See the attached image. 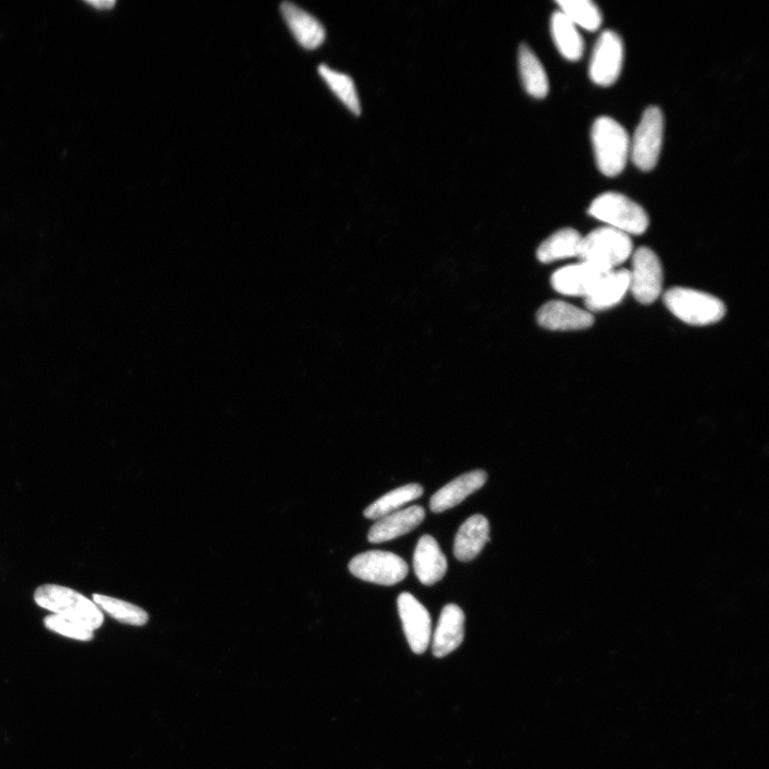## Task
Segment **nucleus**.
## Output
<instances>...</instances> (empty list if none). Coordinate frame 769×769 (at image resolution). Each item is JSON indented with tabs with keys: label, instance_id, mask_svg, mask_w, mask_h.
<instances>
[{
	"label": "nucleus",
	"instance_id": "obj_3",
	"mask_svg": "<svg viewBox=\"0 0 769 769\" xmlns=\"http://www.w3.org/2000/svg\"><path fill=\"white\" fill-rule=\"evenodd\" d=\"M633 254L630 235L611 227L595 229L583 238L578 257L601 273L614 271Z\"/></svg>",
	"mask_w": 769,
	"mask_h": 769
},
{
	"label": "nucleus",
	"instance_id": "obj_24",
	"mask_svg": "<svg viewBox=\"0 0 769 769\" xmlns=\"http://www.w3.org/2000/svg\"><path fill=\"white\" fill-rule=\"evenodd\" d=\"M319 73L324 82L336 94V97L355 116L362 114V107L358 99L357 90L352 78L343 73L332 70L326 65L319 67Z\"/></svg>",
	"mask_w": 769,
	"mask_h": 769
},
{
	"label": "nucleus",
	"instance_id": "obj_8",
	"mask_svg": "<svg viewBox=\"0 0 769 769\" xmlns=\"http://www.w3.org/2000/svg\"><path fill=\"white\" fill-rule=\"evenodd\" d=\"M630 291L643 305L654 303L663 290V268L661 260L648 247H641L633 256L630 272Z\"/></svg>",
	"mask_w": 769,
	"mask_h": 769
},
{
	"label": "nucleus",
	"instance_id": "obj_16",
	"mask_svg": "<svg viewBox=\"0 0 769 769\" xmlns=\"http://www.w3.org/2000/svg\"><path fill=\"white\" fill-rule=\"evenodd\" d=\"M447 568L446 556L437 541L428 535L421 537L414 554V570L420 582L433 586L443 579Z\"/></svg>",
	"mask_w": 769,
	"mask_h": 769
},
{
	"label": "nucleus",
	"instance_id": "obj_19",
	"mask_svg": "<svg viewBox=\"0 0 769 769\" xmlns=\"http://www.w3.org/2000/svg\"><path fill=\"white\" fill-rule=\"evenodd\" d=\"M602 275L603 273L594 269L592 265L582 261L555 272L552 276V286L560 294L586 298Z\"/></svg>",
	"mask_w": 769,
	"mask_h": 769
},
{
	"label": "nucleus",
	"instance_id": "obj_15",
	"mask_svg": "<svg viewBox=\"0 0 769 769\" xmlns=\"http://www.w3.org/2000/svg\"><path fill=\"white\" fill-rule=\"evenodd\" d=\"M425 517L426 511L420 506L391 513L371 527L368 540L371 543L395 540L417 528Z\"/></svg>",
	"mask_w": 769,
	"mask_h": 769
},
{
	"label": "nucleus",
	"instance_id": "obj_11",
	"mask_svg": "<svg viewBox=\"0 0 769 769\" xmlns=\"http://www.w3.org/2000/svg\"><path fill=\"white\" fill-rule=\"evenodd\" d=\"M537 319L549 331H582L594 323L589 311L560 301L545 304L539 310Z\"/></svg>",
	"mask_w": 769,
	"mask_h": 769
},
{
	"label": "nucleus",
	"instance_id": "obj_20",
	"mask_svg": "<svg viewBox=\"0 0 769 769\" xmlns=\"http://www.w3.org/2000/svg\"><path fill=\"white\" fill-rule=\"evenodd\" d=\"M519 68L524 88L529 96L544 99L549 91L547 74L540 59L526 44L520 46Z\"/></svg>",
	"mask_w": 769,
	"mask_h": 769
},
{
	"label": "nucleus",
	"instance_id": "obj_21",
	"mask_svg": "<svg viewBox=\"0 0 769 769\" xmlns=\"http://www.w3.org/2000/svg\"><path fill=\"white\" fill-rule=\"evenodd\" d=\"M583 237L572 228L561 229L545 240L538 249V259L542 263L578 257Z\"/></svg>",
	"mask_w": 769,
	"mask_h": 769
},
{
	"label": "nucleus",
	"instance_id": "obj_13",
	"mask_svg": "<svg viewBox=\"0 0 769 769\" xmlns=\"http://www.w3.org/2000/svg\"><path fill=\"white\" fill-rule=\"evenodd\" d=\"M280 11L293 37L304 49L316 50L323 44L325 29L311 14L289 2L282 3Z\"/></svg>",
	"mask_w": 769,
	"mask_h": 769
},
{
	"label": "nucleus",
	"instance_id": "obj_6",
	"mask_svg": "<svg viewBox=\"0 0 769 769\" xmlns=\"http://www.w3.org/2000/svg\"><path fill=\"white\" fill-rule=\"evenodd\" d=\"M350 572L365 582L392 586L407 576V563L389 552L371 551L354 557L349 564Z\"/></svg>",
	"mask_w": 769,
	"mask_h": 769
},
{
	"label": "nucleus",
	"instance_id": "obj_5",
	"mask_svg": "<svg viewBox=\"0 0 769 769\" xmlns=\"http://www.w3.org/2000/svg\"><path fill=\"white\" fill-rule=\"evenodd\" d=\"M589 214L627 235L645 233L649 227L647 212L638 203L619 193L600 195L592 202Z\"/></svg>",
	"mask_w": 769,
	"mask_h": 769
},
{
	"label": "nucleus",
	"instance_id": "obj_26",
	"mask_svg": "<svg viewBox=\"0 0 769 769\" xmlns=\"http://www.w3.org/2000/svg\"><path fill=\"white\" fill-rule=\"evenodd\" d=\"M561 11L576 26L589 31L598 30L603 22L602 13L591 0H559Z\"/></svg>",
	"mask_w": 769,
	"mask_h": 769
},
{
	"label": "nucleus",
	"instance_id": "obj_14",
	"mask_svg": "<svg viewBox=\"0 0 769 769\" xmlns=\"http://www.w3.org/2000/svg\"><path fill=\"white\" fill-rule=\"evenodd\" d=\"M486 481H488V474L481 469L454 479L432 496L430 500L431 511L442 513L460 505L468 496L479 491Z\"/></svg>",
	"mask_w": 769,
	"mask_h": 769
},
{
	"label": "nucleus",
	"instance_id": "obj_7",
	"mask_svg": "<svg viewBox=\"0 0 769 769\" xmlns=\"http://www.w3.org/2000/svg\"><path fill=\"white\" fill-rule=\"evenodd\" d=\"M664 136V116L656 106L649 107L635 132L631 153L634 164L642 171H651L661 154Z\"/></svg>",
	"mask_w": 769,
	"mask_h": 769
},
{
	"label": "nucleus",
	"instance_id": "obj_22",
	"mask_svg": "<svg viewBox=\"0 0 769 769\" xmlns=\"http://www.w3.org/2000/svg\"><path fill=\"white\" fill-rule=\"evenodd\" d=\"M551 29L555 44L564 58L570 61H577L582 58L585 50L584 40L566 15L560 11L554 13Z\"/></svg>",
	"mask_w": 769,
	"mask_h": 769
},
{
	"label": "nucleus",
	"instance_id": "obj_27",
	"mask_svg": "<svg viewBox=\"0 0 769 769\" xmlns=\"http://www.w3.org/2000/svg\"><path fill=\"white\" fill-rule=\"evenodd\" d=\"M44 624L47 630L68 638L81 641H90L93 639V632L86 629V627L58 615L46 617L44 619Z\"/></svg>",
	"mask_w": 769,
	"mask_h": 769
},
{
	"label": "nucleus",
	"instance_id": "obj_9",
	"mask_svg": "<svg viewBox=\"0 0 769 769\" xmlns=\"http://www.w3.org/2000/svg\"><path fill=\"white\" fill-rule=\"evenodd\" d=\"M623 42L614 31H604L594 47L590 77L594 84L608 87L615 84L623 66Z\"/></svg>",
	"mask_w": 769,
	"mask_h": 769
},
{
	"label": "nucleus",
	"instance_id": "obj_23",
	"mask_svg": "<svg viewBox=\"0 0 769 769\" xmlns=\"http://www.w3.org/2000/svg\"><path fill=\"white\" fill-rule=\"evenodd\" d=\"M423 495V488L420 484L412 483L401 486L397 490L391 491L365 510V516L370 520H380L383 517L394 513L399 508L408 504Z\"/></svg>",
	"mask_w": 769,
	"mask_h": 769
},
{
	"label": "nucleus",
	"instance_id": "obj_25",
	"mask_svg": "<svg viewBox=\"0 0 769 769\" xmlns=\"http://www.w3.org/2000/svg\"><path fill=\"white\" fill-rule=\"evenodd\" d=\"M92 599L93 603L105 611L106 614L121 623L143 626L149 621V616L144 609L129 602H124L102 594H93Z\"/></svg>",
	"mask_w": 769,
	"mask_h": 769
},
{
	"label": "nucleus",
	"instance_id": "obj_18",
	"mask_svg": "<svg viewBox=\"0 0 769 769\" xmlns=\"http://www.w3.org/2000/svg\"><path fill=\"white\" fill-rule=\"evenodd\" d=\"M630 290V273L627 270L610 271L601 276L598 284L586 297L585 305L590 311H603L622 302Z\"/></svg>",
	"mask_w": 769,
	"mask_h": 769
},
{
	"label": "nucleus",
	"instance_id": "obj_2",
	"mask_svg": "<svg viewBox=\"0 0 769 769\" xmlns=\"http://www.w3.org/2000/svg\"><path fill=\"white\" fill-rule=\"evenodd\" d=\"M591 137L596 164L602 174L607 177L620 175L631 152V140L626 130L616 120L601 117L595 120Z\"/></svg>",
	"mask_w": 769,
	"mask_h": 769
},
{
	"label": "nucleus",
	"instance_id": "obj_4",
	"mask_svg": "<svg viewBox=\"0 0 769 769\" xmlns=\"http://www.w3.org/2000/svg\"><path fill=\"white\" fill-rule=\"evenodd\" d=\"M664 302L674 316L690 325L714 324L726 315V306L719 298L692 289H669Z\"/></svg>",
	"mask_w": 769,
	"mask_h": 769
},
{
	"label": "nucleus",
	"instance_id": "obj_17",
	"mask_svg": "<svg viewBox=\"0 0 769 769\" xmlns=\"http://www.w3.org/2000/svg\"><path fill=\"white\" fill-rule=\"evenodd\" d=\"M490 538V523L485 516L476 514L460 527L455 536L453 552L455 558L462 562L475 559L481 553Z\"/></svg>",
	"mask_w": 769,
	"mask_h": 769
},
{
	"label": "nucleus",
	"instance_id": "obj_12",
	"mask_svg": "<svg viewBox=\"0 0 769 769\" xmlns=\"http://www.w3.org/2000/svg\"><path fill=\"white\" fill-rule=\"evenodd\" d=\"M464 611L454 604L445 606L434 633L432 652L437 658H443L457 650L464 640Z\"/></svg>",
	"mask_w": 769,
	"mask_h": 769
},
{
	"label": "nucleus",
	"instance_id": "obj_10",
	"mask_svg": "<svg viewBox=\"0 0 769 769\" xmlns=\"http://www.w3.org/2000/svg\"><path fill=\"white\" fill-rule=\"evenodd\" d=\"M398 609L408 645L416 654L425 653L430 645L432 634L429 611L408 592L399 595Z\"/></svg>",
	"mask_w": 769,
	"mask_h": 769
},
{
	"label": "nucleus",
	"instance_id": "obj_1",
	"mask_svg": "<svg viewBox=\"0 0 769 769\" xmlns=\"http://www.w3.org/2000/svg\"><path fill=\"white\" fill-rule=\"evenodd\" d=\"M36 603L54 615L64 617L80 624L91 632L102 626V610L81 593L57 585H44L35 593Z\"/></svg>",
	"mask_w": 769,
	"mask_h": 769
}]
</instances>
